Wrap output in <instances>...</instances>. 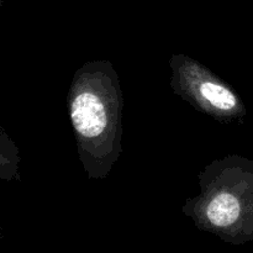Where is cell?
I'll list each match as a JSON object with an SVG mask.
<instances>
[{
  "label": "cell",
  "mask_w": 253,
  "mask_h": 253,
  "mask_svg": "<svg viewBox=\"0 0 253 253\" xmlns=\"http://www.w3.org/2000/svg\"><path fill=\"white\" fill-rule=\"evenodd\" d=\"M71 118L77 132L84 137L100 136L108 125L103 101L95 94L88 91H83L73 99Z\"/></svg>",
  "instance_id": "cell-1"
},
{
  "label": "cell",
  "mask_w": 253,
  "mask_h": 253,
  "mask_svg": "<svg viewBox=\"0 0 253 253\" xmlns=\"http://www.w3.org/2000/svg\"><path fill=\"white\" fill-rule=\"evenodd\" d=\"M240 210V203L234 195L221 193L208 204L207 216L215 226L227 227L237 221Z\"/></svg>",
  "instance_id": "cell-2"
},
{
  "label": "cell",
  "mask_w": 253,
  "mask_h": 253,
  "mask_svg": "<svg viewBox=\"0 0 253 253\" xmlns=\"http://www.w3.org/2000/svg\"><path fill=\"white\" fill-rule=\"evenodd\" d=\"M200 94L207 101H209L215 108L221 110H230L236 106V96L224 86L215 84L212 82H205L200 85Z\"/></svg>",
  "instance_id": "cell-3"
}]
</instances>
